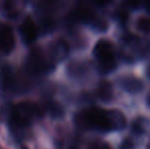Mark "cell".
Masks as SVG:
<instances>
[{
	"label": "cell",
	"mask_w": 150,
	"mask_h": 149,
	"mask_svg": "<svg viewBox=\"0 0 150 149\" xmlns=\"http://www.w3.org/2000/svg\"><path fill=\"white\" fill-rule=\"evenodd\" d=\"M69 54V45L63 40H58L50 46V56L49 58L52 62L61 61Z\"/></svg>",
	"instance_id": "8"
},
{
	"label": "cell",
	"mask_w": 150,
	"mask_h": 149,
	"mask_svg": "<svg viewBox=\"0 0 150 149\" xmlns=\"http://www.w3.org/2000/svg\"><path fill=\"white\" fill-rule=\"evenodd\" d=\"M86 71V68L84 64H79V62H73L69 66V75L75 76V77H79V76L84 75Z\"/></svg>",
	"instance_id": "12"
},
{
	"label": "cell",
	"mask_w": 150,
	"mask_h": 149,
	"mask_svg": "<svg viewBox=\"0 0 150 149\" xmlns=\"http://www.w3.org/2000/svg\"><path fill=\"white\" fill-rule=\"evenodd\" d=\"M136 29L143 34L150 35V18L148 16H140L136 20Z\"/></svg>",
	"instance_id": "11"
},
{
	"label": "cell",
	"mask_w": 150,
	"mask_h": 149,
	"mask_svg": "<svg viewBox=\"0 0 150 149\" xmlns=\"http://www.w3.org/2000/svg\"><path fill=\"white\" fill-rule=\"evenodd\" d=\"M20 35L25 44H32L38 37V29L30 18H26L20 26Z\"/></svg>",
	"instance_id": "6"
},
{
	"label": "cell",
	"mask_w": 150,
	"mask_h": 149,
	"mask_svg": "<svg viewBox=\"0 0 150 149\" xmlns=\"http://www.w3.org/2000/svg\"><path fill=\"white\" fill-rule=\"evenodd\" d=\"M93 53L98 61L99 71L102 74H109L117 68V61L112 43L108 40L101 39L95 44Z\"/></svg>",
	"instance_id": "2"
},
{
	"label": "cell",
	"mask_w": 150,
	"mask_h": 149,
	"mask_svg": "<svg viewBox=\"0 0 150 149\" xmlns=\"http://www.w3.org/2000/svg\"><path fill=\"white\" fill-rule=\"evenodd\" d=\"M76 123L86 130H96L100 132L115 131L110 110L99 107H88L76 115Z\"/></svg>",
	"instance_id": "1"
},
{
	"label": "cell",
	"mask_w": 150,
	"mask_h": 149,
	"mask_svg": "<svg viewBox=\"0 0 150 149\" xmlns=\"http://www.w3.org/2000/svg\"><path fill=\"white\" fill-rule=\"evenodd\" d=\"M120 86L126 92L131 94H138L144 88V84L140 79L133 76H125L119 80Z\"/></svg>",
	"instance_id": "7"
},
{
	"label": "cell",
	"mask_w": 150,
	"mask_h": 149,
	"mask_svg": "<svg viewBox=\"0 0 150 149\" xmlns=\"http://www.w3.org/2000/svg\"><path fill=\"white\" fill-rule=\"evenodd\" d=\"M134 143L131 139H125L120 144V149H132Z\"/></svg>",
	"instance_id": "14"
},
{
	"label": "cell",
	"mask_w": 150,
	"mask_h": 149,
	"mask_svg": "<svg viewBox=\"0 0 150 149\" xmlns=\"http://www.w3.org/2000/svg\"><path fill=\"white\" fill-rule=\"evenodd\" d=\"M40 109L35 103L26 101L20 102L11 108L10 124L16 129H25L30 126L34 119L39 115Z\"/></svg>",
	"instance_id": "3"
},
{
	"label": "cell",
	"mask_w": 150,
	"mask_h": 149,
	"mask_svg": "<svg viewBox=\"0 0 150 149\" xmlns=\"http://www.w3.org/2000/svg\"><path fill=\"white\" fill-rule=\"evenodd\" d=\"M132 132L135 135H142L145 132V125H144V121L141 119H138L136 121H133L132 124Z\"/></svg>",
	"instance_id": "13"
},
{
	"label": "cell",
	"mask_w": 150,
	"mask_h": 149,
	"mask_svg": "<svg viewBox=\"0 0 150 149\" xmlns=\"http://www.w3.org/2000/svg\"><path fill=\"white\" fill-rule=\"evenodd\" d=\"M148 76H149V78H150V66H149V68H148Z\"/></svg>",
	"instance_id": "19"
},
{
	"label": "cell",
	"mask_w": 150,
	"mask_h": 149,
	"mask_svg": "<svg viewBox=\"0 0 150 149\" xmlns=\"http://www.w3.org/2000/svg\"><path fill=\"white\" fill-rule=\"evenodd\" d=\"M96 95L103 102H109L113 99L112 85L108 81H101L96 90Z\"/></svg>",
	"instance_id": "10"
},
{
	"label": "cell",
	"mask_w": 150,
	"mask_h": 149,
	"mask_svg": "<svg viewBox=\"0 0 150 149\" xmlns=\"http://www.w3.org/2000/svg\"><path fill=\"white\" fill-rule=\"evenodd\" d=\"M144 3H145V7H146L147 11L150 13V0H145Z\"/></svg>",
	"instance_id": "17"
},
{
	"label": "cell",
	"mask_w": 150,
	"mask_h": 149,
	"mask_svg": "<svg viewBox=\"0 0 150 149\" xmlns=\"http://www.w3.org/2000/svg\"><path fill=\"white\" fill-rule=\"evenodd\" d=\"M16 45V39L11 27L8 25L0 26V52L9 54Z\"/></svg>",
	"instance_id": "5"
},
{
	"label": "cell",
	"mask_w": 150,
	"mask_h": 149,
	"mask_svg": "<svg viewBox=\"0 0 150 149\" xmlns=\"http://www.w3.org/2000/svg\"><path fill=\"white\" fill-rule=\"evenodd\" d=\"M16 84V78L10 66H5L0 73V86L3 90H11Z\"/></svg>",
	"instance_id": "9"
},
{
	"label": "cell",
	"mask_w": 150,
	"mask_h": 149,
	"mask_svg": "<svg viewBox=\"0 0 150 149\" xmlns=\"http://www.w3.org/2000/svg\"><path fill=\"white\" fill-rule=\"evenodd\" d=\"M94 3H96L99 6H105L111 2V0H93Z\"/></svg>",
	"instance_id": "16"
},
{
	"label": "cell",
	"mask_w": 150,
	"mask_h": 149,
	"mask_svg": "<svg viewBox=\"0 0 150 149\" xmlns=\"http://www.w3.org/2000/svg\"><path fill=\"white\" fill-rule=\"evenodd\" d=\"M88 149H110L109 146L107 144H104V143H94L90 146Z\"/></svg>",
	"instance_id": "15"
},
{
	"label": "cell",
	"mask_w": 150,
	"mask_h": 149,
	"mask_svg": "<svg viewBox=\"0 0 150 149\" xmlns=\"http://www.w3.org/2000/svg\"><path fill=\"white\" fill-rule=\"evenodd\" d=\"M147 102H148V105L150 106V94H149L148 98H147Z\"/></svg>",
	"instance_id": "18"
},
{
	"label": "cell",
	"mask_w": 150,
	"mask_h": 149,
	"mask_svg": "<svg viewBox=\"0 0 150 149\" xmlns=\"http://www.w3.org/2000/svg\"><path fill=\"white\" fill-rule=\"evenodd\" d=\"M28 72L32 75H38L44 72H48L50 68H54V62L51 61L49 57L44 56V54L39 50H34L30 54L27 61Z\"/></svg>",
	"instance_id": "4"
}]
</instances>
